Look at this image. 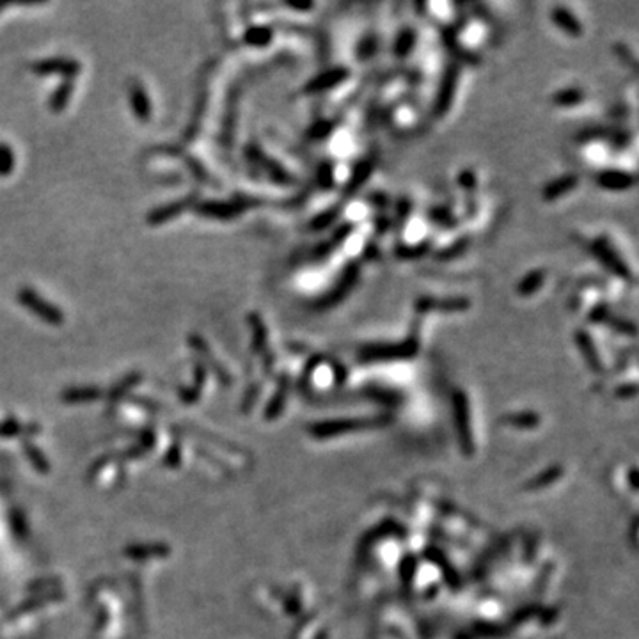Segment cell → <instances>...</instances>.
<instances>
[{
	"label": "cell",
	"instance_id": "cell-1",
	"mask_svg": "<svg viewBox=\"0 0 639 639\" xmlns=\"http://www.w3.org/2000/svg\"><path fill=\"white\" fill-rule=\"evenodd\" d=\"M593 256L606 266L616 277H620L624 281H634V276L631 272V266L627 265L622 254L615 249L611 242L606 236L595 238L592 242Z\"/></svg>",
	"mask_w": 639,
	"mask_h": 639
},
{
	"label": "cell",
	"instance_id": "cell-2",
	"mask_svg": "<svg viewBox=\"0 0 639 639\" xmlns=\"http://www.w3.org/2000/svg\"><path fill=\"white\" fill-rule=\"evenodd\" d=\"M458 78H460V66L456 63L449 64L444 75H442L441 84H439V89L435 94V102H433V114L437 117H444L446 112L451 109L456 87H458Z\"/></svg>",
	"mask_w": 639,
	"mask_h": 639
},
{
	"label": "cell",
	"instance_id": "cell-3",
	"mask_svg": "<svg viewBox=\"0 0 639 639\" xmlns=\"http://www.w3.org/2000/svg\"><path fill=\"white\" fill-rule=\"evenodd\" d=\"M595 181L604 190L624 192L634 187L636 178L634 174H631L629 171H622V169H604L596 174Z\"/></svg>",
	"mask_w": 639,
	"mask_h": 639
},
{
	"label": "cell",
	"instance_id": "cell-4",
	"mask_svg": "<svg viewBox=\"0 0 639 639\" xmlns=\"http://www.w3.org/2000/svg\"><path fill=\"white\" fill-rule=\"evenodd\" d=\"M348 77H350V70H348V68H331V70L324 71V73H320L316 75L315 78H311V80L306 84L304 91L306 93H324V91L332 89V87H336L338 84L345 82Z\"/></svg>",
	"mask_w": 639,
	"mask_h": 639
},
{
	"label": "cell",
	"instance_id": "cell-5",
	"mask_svg": "<svg viewBox=\"0 0 639 639\" xmlns=\"http://www.w3.org/2000/svg\"><path fill=\"white\" fill-rule=\"evenodd\" d=\"M20 301H22L24 306L31 308L36 315L41 316L45 322H48V324H61L63 322L61 311L55 309L52 304H48V302H45L43 299H39L32 290H24V292L20 293Z\"/></svg>",
	"mask_w": 639,
	"mask_h": 639
},
{
	"label": "cell",
	"instance_id": "cell-6",
	"mask_svg": "<svg viewBox=\"0 0 639 639\" xmlns=\"http://www.w3.org/2000/svg\"><path fill=\"white\" fill-rule=\"evenodd\" d=\"M32 70L39 75H48V73H63L66 77H75L80 70V64L73 59H48V61H41V63L32 64Z\"/></svg>",
	"mask_w": 639,
	"mask_h": 639
},
{
	"label": "cell",
	"instance_id": "cell-7",
	"mask_svg": "<svg viewBox=\"0 0 639 639\" xmlns=\"http://www.w3.org/2000/svg\"><path fill=\"white\" fill-rule=\"evenodd\" d=\"M550 20H552L554 24L557 27L562 29L565 34L572 36V38H581L585 29H582V24L577 20V16L573 15L570 9L563 8V6H557L550 11Z\"/></svg>",
	"mask_w": 639,
	"mask_h": 639
},
{
	"label": "cell",
	"instance_id": "cell-8",
	"mask_svg": "<svg viewBox=\"0 0 639 639\" xmlns=\"http://www.w3.org/2000/svg\"><path fill=\"white\" fill-rule=\"evenodd\" d=\"M579 185V176L577 174H563L559 178L552 179L550 183H547V187L543 188V197L547 201H557L559 197L566 195L569 192H572L573 188Z\"/></svg>",
	"mask_w": 639,
	"mask_h": 639
},
{
	"label": "cell",
	"instance_id": "cell-9",
	"mask_svg": "<svg viewBox=\"0 0 639 639\" xmlns=\"http://www.w3.org/2000/svg\"><path fill=\"white\" fill-rule=\"evenodd\" d=\"M249 201H233V203H206L199 210L203 211V215H210V217L217 218H233L238 213H242L243 208L249 206Z\"/></svg>",
	"mask_w": 639,
	"mask_h": 639
},
{
	"label": "cell",
	"instance_id": "cell-10",
	"mask_svg": "<svg viewBox=\"0 0 639 639\" xmlns=\"http://www.w3.org/2000/svg\"><path fill=\"white\" fill-rule=\"evenodd\" d=\"M543 283H546V270L534 269L533 272L526 273V276L518 281V286H517L518 295H523V296L534 295L538 290L542 288Z\"/></svg>",
	"mask_w": 639,
	"mask_h": 639
},
{
	"label": "cell",
	"instance_id": "cell-11",
	"mask_svg": "<svg viewBox=\"0 0 639 639\" xmlns=\"http://www.w3.org/2000/svg\"><path fill=\"white\" fill-rule=\"evenodd\" d=\"M414 341L416 339H407L403 345H373V347L366 348L368 357L370 355H377V357H398L400 354H410V350L414 348Z\"/></svg>",
	"mask_w": 639,
	"mask_h": 639
},
{
	"label": "cell",
	"instance_id": "cell-12",
	"mask_svg": "<svg viewBox=\"0 0 639 639\" xmlns=\"http://www.w3.org/2000/svg\"><path fill=\"white\" fill-rule=\"evenodd\" d=\"M132 105L139 119H142V121L149 119V114H151L149 98H148V94H146V91L142 89L139 84H133L132 86Z\"/></svg>",
	"mask_w": 639,
	"mask_h": 639
},
{
	"label": "cell",
	"instance_id": "cell-13",
	"mask_svg": "<svg viewBox=\"0 0 639 639\" xmlns=\"http://www.w3.org/2000/svg\"><path fill=\"white\" fill-rule=\"evenodd\" d=\"M416 41H417L416 31L410 27H405L402 32H400V34L396 36V39H394V45H393L394 55L400 59H403L405 55H409L410 50L414 48V45H416Z\"/></svg>",
	"mask_w": 639,
	"mask_h": 639
},
{
	"label": "cell",
	"instance_id": "cell-14",
	"mask_svg": "<svg viewBox=\"0 0 639 639\" xmlns=\"http://www.w3.org/2000/svg\"><path fill=\"white\" fill-rule=\"evenodd\" d=\"M582 94L581 89H577V87H569V89H562L557 91L556 94L552 96V102L559 107H573L577 103L582 102Z\"/></svg>",
	"mask_w": 639,
	"mask_h": 639
},
{
	"label": "cell",
	"instance_id": "cell-15",
	"mask_svg": "<svg viewBox=\"0 0 639 639\" xmlns=\"http://www.w3.org/2000/svg\"><path fill=\"white\" fill-rule=\"evenodd\" d=\"M371 172H373V164H371V162H361V164H357V167L352 172V178L350 181H348L347 190L354 192L357 190L359 187H363V183L370 178Z\"/></svg>",
	"mask_w": 639,
	"mask_h": 639
},
{
	"label": "cell",
	"instance_id": "cell-16",
	"mask_svg": "<svg viewBox=\"0 0 639 639\" xmlns=\"http://www.w3.org/2000/svg\"><path fill=\"white\" fill-rule=\"evenodd\" d=\"M188 204H190V199H185V201H179V203H174V204H167V206L153 211V215L149 217V220H151V223H164V220H167V218L178 215L179 210H181V208H187Z\"/></svg>",
	"mask_w": 639,
	"mask_h": 639
},
{
	"label": "cell",
	"instance_id": "cell-17",
	"mask_svg": "<svg viewBox=\"0 0 639 639\" xmlns=\"http://www.w3.org/2000/svg\"><path fill=\"white\" fill-rule=\"evenodd\" d=\"M246 39L247 43L253 45V47H265L272 39V31L269 27H253L246 34Z\"/></svg>",
	"mask_w": 639,
	"mask_h": 639
},
{
	"label": "cell",
	"instance_id": "cell-18",
	"mask_svg": "<svg viewBox=\"0 0 639 639\" xmlns=\"http://www.w3.org/2000/svg\"><path fill=\"white\" fill-rule=\"evenodd\" d=\"M71 91H73V84L70 86V82L64 84L63 87H59V89L55 91L54 94H52V100H50L52 109H54V110L63 109V107L66 105V102H68V98H70Z\"/></svg>",
	"mask_w": 639,
	"mask_h": 639
},
{
	"label": "cell",
	"instance_id": "cell-19",
	"mask_svg": "<svg viewBox=\"0 0 639 639\" xmlns=\"http://www.w3.org/2000/svg\"><path fill=\"white\" fill-rule=\"evenodd\" d=\"M336 217H338V208H331L329 211H325V213H322L320 217H316L315 220H311V230H327V227L334 223Z\"/></svg>",
	"mask_w": 639,
	"mask_h": 639
},
{
	"label": "cell",
	"instance_id": "cell-20",
	"mask_svg": "<svg viewBox=\"0 0 639 639\" xmlns=\"http://www.w3.org/2000/svg\"><path fill=\"white\" fill-rule=\"evenodd\" d=\"M13 165H15V156L13 151L6 144H0V174L6 176L11 172Z\"/></svg>",
	"mask_w": 639,
	"mask_h": 639
},
{
	"label": "cell",
	"instance_id": "cell-21",
	"mask_svg": "<svg viewBox=\"0 0 639 639\" xmlns=\"http://www.w3.org/2000/svg\"><path fill=\"white\" fill-rule=\"evenodd\" d=\"M6 6H9V4H4V2H0V9H4Z\"/></svg>",
	"mask_w": 639,
	"mask_h": 639
}]
</instances>
